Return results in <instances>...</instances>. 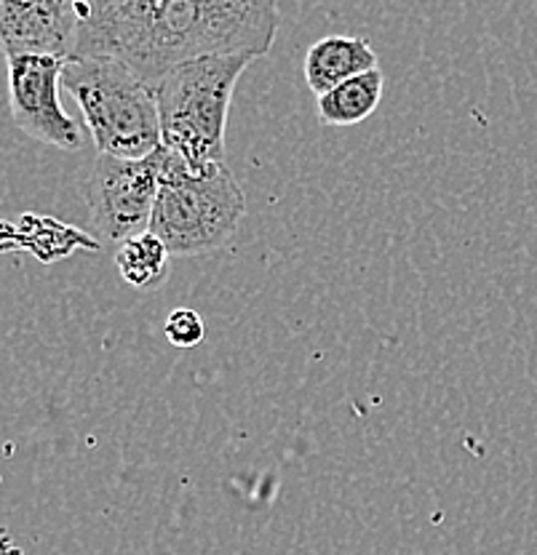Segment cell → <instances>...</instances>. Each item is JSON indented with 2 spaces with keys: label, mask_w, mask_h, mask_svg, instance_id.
<instances>
[{
  "label": "cell",
  "mask_w": 537,
  "mask_h": 555,
  "mask_svg": "<svg viewBox=\"0 0 537 555\" xmlns=\"http://www.w3.org/2000/svg\"><path fill=\"white\" fill-rule=\"evenodd\" d=\"M65 56L51 54H9L11 118L27 137L51 147L75 153L84 142V131L60 102Z\"/></svg>",
  "instance_id": "obj_5"
},
{
  "label": "cell",
  "mask_w": 537,
  "mask_h": 555,
  "mask_svg": "<svg viewBox=\"0 0 537 555\" xmlns=\"http://www.w3.org/2000/svg\"><path fill=\"white\" fill-rule=\"evenodd\" d=\"M244 214V190L228 164L193 171L179 155L164 147L150 233L166 243L171 257L217 251L233 238Z\"/></svg>",
  "instance_id": "obj_3"
},
{
  "label": "cell",
  "mask_w": 537,
  "mask_h": 555,
  "mask_svg": "<svg viewBox=\"0 0 537 555\" xmlns=\"http://www.w3.org/2000/svg\"><path fill=\"white\" fill-rule=\"evenodd\" d=\"M62 86L78 102L100 155L142 160L164 147L153 89L110 56H67Z\"/></svg>",
  "instance_id": "obj_2"
},
{
  "label": "cell",
  "mask_w": 537,
  "mask_h": 555,
  "mask_svg": "<svg viewBox=\"0 0 537 555\" xmlns=\"http://www.w3.org/2000/svg\"><path fill=\"white\" fill-rule=\"evenodd\" d=\"M161 164H164V147L142 160L97 155L80 190L97 238L102 243L120 246L148 233L158 198Z\"/></svg>",
  "instance_id": "obj_4"
},
{
  "label": "cell",
  "mask_w": 537,
  "mask_h": 555,
  "mask_svg": "<svg viewBox=\"0 0 537 555\" xmlns=\"http://www.w3.org/2000/svg\"><path fill=\"white\" fill-rule=\"evenodd\" d=\"M378 69V54L369 40L350 35H327L305 54V80L316 96L329 94L356 75Z\"/></svg>",
  "instance_id": "obj_7"
},
{
  "label": "cell",
  "mask_w": 537,
  "mask_h": 555,
  "mask_svg": "<svg viewBox=\"0 0 537 555\" xmlns=\"http://www.w3.org/2000/svg\"><path fill=\"white\" fill-rule=\"evenodd\" d=\"M235 40L241 54L265 56L279 35V0H193Z\"/></svg>",
  "instance_id": "obj_8"
},
{
  "label": "cell",
  "mask_w": 537,
  "mask_h": 555,
  "mask_svg": "<svg viewBox=\"0 0 537 555\" xmlns=\"http://www.w3.org/2000/svg\"><path fill=\"white\" fill-rule=\"evenodd\" d=\"M383 91L385 78L380 67L356 75L329 94L319 96V120L329 129H350V126L363 124L380 107Z\"/></svg>",
  "instance_id": "obj_9"
},
{
  "label": "cell",
  "mask_w": 537,
  "mask_h": 555,
  "mask_svg": "<svg viewBox=\"0 0 537 555\" xmlns=\"http://www.w3.org/2000/svg\"><path fill=\"white\" fill-rule=\"evenodd\" d=\"M5 54L73 56L80 0H0Z\"/></svg>",
  "instance_id": "obj_6"
},
{
  "label": "cell",
  "mask_w": 537,
  "mask_h": 555,
  "mask_svg": "<svg viewBox=\"0 0 537 555\" xmlns=\"http://www.w3.org/2000/svg\"><path fill=\"white\" fill-rule=\"evenodd\" d=\"M166 339L175 347H199L204 343V318L190 308H179L166 318Z\"/></svg>",
  "instance_id": "obj_11"
},
{
  "label": "cell",
  "mask_w": 537,
  "mask_h": 555,
  "mask_svg": "<svg viewBox=\"0 0 537 555\" xmlns=\"http://www.w3.org/2000/svg\"><path fill=\"white\" fill-rule=\"evenodd\" d=\"M169 257L171 251L166 248V243L148 230L137 238L120 243L115 251V264L129 286L158 288L169 275Z\"/></svg>",
  "instance_id": "obj_10"
},
{
  "label": "cell",
  "mask_w": 537,
  "mask_h": 555,
  "mask_svg": "<svg viewBox=\"0 0 537 555\" xmlns=\"http://www.w3.org/2000/svg\"><path fill=\"white\" fill-rule=\"evenodd\" d=\"M257 56L228 54L182 62L161 75L153 89L161 142L193 171L225 164V129L235 83Z\"/></svg>",
  "instance_id": "obj_1"
}]
</instances>
